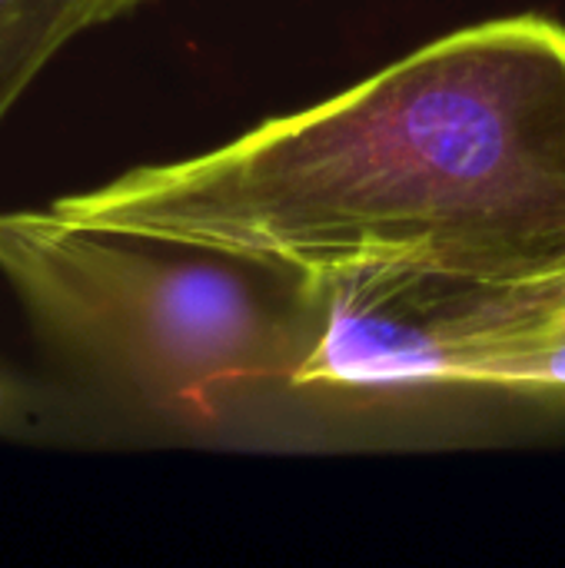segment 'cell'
<instances>
[{"instance_id": "3957f363", "label": "cell", "mask_w": 565, "mask_h": 568, "mask_svg": "<svg viewBox=\"0 0 565 568\" xmlns=\"http://www.w3.org/2000/svg\"><path fill=\"white\" fill-rule=\"evenodd\" d=\"M323 280L326 323L296 386L523 393L565 320V270L466 276L360 266Z\"/></svg>"}, {"instance_id": "277c9868", "label": "cell", "mask_w": 565, "mask_h": 568, "mask_svg": "<svg viewBox=\"0 0 565 568\" xmlns=\"http://www.w3.org/2000/svg\"><path fill=\"white\" fill-rule=\"evenodd\" d=\"M143 3L150 0H0V126L73 40Z\"/></svg>"}, {"instance_id": "5b68a950", "label": "cell", "mask_w": 565, "mask_h": 568, "mask_svg": "<svg viewBox=\"0 0 565 568\" xmlns=\"http://www.w3.org/2000/svg\"><path fill=\"white\" fill-rule=\"evenodd\" d=\"M523 393L526 396H563L565 399V323L559 326V333L553 336L543 359L533 366Z\"/></svg>"}, {"instance_id": "8992f818", "label": "cell", "mask_w": 565, "mask_h": 568, "mask_svg": "<svg viewBox=\"0 0 565 568\" xmlns=\"http://www.w3.org/2000/svg\"><path fill=\"white\" fill-rule=\"evenodd\" d=\"M33 413H37V406H33L30 393L7 373H0V433L23 426Z\"/></svg>"}, {"instance_id": "6da1fadb", "label": "cell", "mask_w": 565, "mask_h": 568, "mask_svg": "<svg viewBox=\"0 0 565 568\" xmlns=\"http://www.w3.org/2000/svg\"><path fill=\"white\" fill-rule=\"evenodd\" d=\"M70 223L343 273L565 270V27L453 30L363 83L50 203Z\"/></svg>"}, {"instance_id": "7a4b0ae2", "label": "cell", "mask_w": 565, "mask_h": 568, "mask_svg": "<svg viewBox=\"0 0 565 568\" xmlns=\"http://www.w3.org/2000/svg\"><path fill=\"white\" fill-rule=\"evenodd\" d=\"M0 280L47 383L133 419L210 429L256 386H296L326 323V280L216 246L0 210Z\"/></svg>"}]
</instances>
